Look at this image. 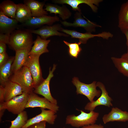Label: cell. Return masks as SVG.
Listing matches in <instances>:
<instances>
[{
  "mask_svg": "<svg viewBox=\"0 0 128 128\" xmlns=\"http://www.w3.org/2000/svg\"><path fill=\"white\" fill-rule=\"evenodd\" d=\"M17 5L15 19L18 22L23 23L32 17L31 11L27 5L22 3Z\"/></svg>",
  "mask_w": 128,
  "mask_h": 128,
  "instance_id": "24",
  "label": "cell"
},
{
  "mask_svg": "<svg viewBox=\"0 0 128 128\" xmlns=\"http://www.w3.org/2000/svg\"><path fill=\"white\" fill-rule=\"evenodd\" d=\"M14 58V56L10 57L5 64L0 66V85L3 87L12 74L11 66Z\"/></svg>",
  "mask_w": 128,
  "mask_h": 128,
  "instance_id": "23",
  "label": "cell"
},
{
  "mask_svg": "<svg viewBox=\"0 0 128 128\" xmlns=\"http://www.w3.org/2000/svg\"><path fill=\"white\" fill-rule=\"evenodd\" d=\"M79 110L81 113L78 115L76 116L73 114L67 116L65 124L79 128L95 123L99 115V113L93 111L87 113L82 110Z\"/></svg>",
  "mask_w": 128,
  "mask_h": 128,
  "instance_id": "3",
  "label": "cell"
},
{
  "mask_svg": "<svg viewBox=\"0 0 128 128\" xmlns=\"http://www.w3.org/2000/svg\"><path fill=\"white\" fill-rule=\"evenodd\" d=\"M115 67L124 76L128 77V59L121 57L111 58Z\"/></svg>",
  "mask_w": 128,
  "mask_h": 128,
  "instance_id": "27",
  "label": "cell"
},
{
  "mask_svg": "<svg viewBox=\"0 0 128 128\" xmlns=\"http://www.w3.org/2000/svg\"><path fill=\"white\" fill-rule=\"evenodd\" d=\"M14 120L10 121L11 124L9 128H22L28 120V115L26 111H23L18 114Z\"/></svg>",
  "mask_w": 128,
  "mask_h": 128,
  "instance_id": "28",
  "label": "cell"
},
{
  "mask_svg": "<svg viewBox=\"0 0 128 128\" xmlns=\"http://www.w3.org/2000/svg\"><path fill=\"white\" fill-rule=\"evenodd\" d=\"M23 2L29 9L32 17H37L47 15L48 13L43 9L45 2H39L34 0H25Z\"/></svg>",
  "mask_w": 128,
  "mask_h": 128,
  "instance_id": "20",
  "label": "cell"
},
{
  "mask_svg": "<svg viewBox=\"0 0 128 128\" xmlns=\"http://www.w3.org/2000/svg\"><path fill=\"white\" fill-rule=\"evenodd\" d=\"M118 27L120 30L128 29V0L121 5L118 14Z\"/></svg>",
  "mask_w": 128,
  "mask_h": 128,
  "instance_id": "26",
  "label": "cell"
},
{
  "mask_svg": "<svg viewBox=\"0 0 128 128\" xmlns=\"http://www.w3.org/2000/svg\"><path fill=\"white\" fill-rule=\"evenodd\" d=\"M59 21V18L57 16H52L45 15L39 17H32L23 24L26 27L35 28L45 24L51 26L54 23Z\"/></svg>",
  "mask_w": 128,
  "mask_h": 128,
  "instance_id": "15",
  "label": "cell"
},
{
  "mask_svg": "<svg viewBox=\"0 0 128 128\" xmlns=\"http://www.w3.org/2000/svg\"><path fill=\"white\" fill-rule=\"evenodd\" d=\"M17 9V5L10 0H4L0 4V11L5 16L12 19H15Z\"/></svg>",
  "mask_w": 128,
  "mask_h": 128,
  "instance_id": "25",
  "label": "cell"
},
{
  "mask_svg": "<svg viewBox=\"0 0 128 128\" xmlns=\"http://www.w3.org/2000/svg\"><path fill=\"white\" fill-rule=\"evenodd\" d=\"M96 85L100 89L101 94L100 96L96 101L88 102L85 107V109L90 111H93L96 107L103 105L110 107L113 106L111 103L112 98L109 96L105 87L103 83L100 82H97Z\"/></svg>",
  "mask_w": 128,
  "mask_h": 128,
  "instance_id": "8",
  "label": "cell"
},
{
  "mask_svg": "<svg viewBox=\"0 0 128 128\" xmlns=\"http://www.w3.org/2000/svg\"><path fill=\"white\" fill-rule=\"evenodd\" d=\"M9 80L19 85L23 92L29 94L34 90L33 78L28 69L26 66L13 73Z\"/></svg>",
  "mask_w": 128,
  "mask_h": 128,
  "instance_id": "2",
  "label": "cell"
},
{
  "mask_svg": "<svg viewBox=\"0 0 128 128\" xmlns=\"http://www.w3.org/2000/svg\"><path fill=\"white\" fill-rule=\"evenodd\" d=\"M50 41V40L43 39L40 36L38 35L36 40L33 41L34 45L29 52L28 55L40 56L44 53L48 52L49 51L47 47Z\"/></svg>",
  "mask_w": 128,
  "mask_h": 128,
  "instance_id": "22",
  "label": "cell"
},
{
  "mask_svg": "<svg viewBox=\"0 0 128 128\" xmlns=\"http://www.w3.org/2000/svg\"><path fill=\"white\" fill-rule=\"evenodd\" d=\"M36 107L47 109L56 113L59 109V107L57 105L52 103L44 97L39 96L33 91L29 94L28 99L25 108Z\"/></svg>",
  "mask_w": 128,
  "mask_h": 128,
  "instance_id": "9",
  "label": "cell"
},
{
  "mask_svg": "<svg viewBox=\"0 0 128 128\" xmlns=\"http://www.w3.org/2000/svg\"><path fill=\"white\" fill-rule=\"evenodd\" d=\"M5 89L4 87L0 86V103H3L4 102Z\"/></svg>",
  "mask_w": 128,
  "mask_h": 128,
  "instance_id": "33",
  "label": "cell"
},
{
  "mask_svg": "<svg viewBox=\"0 0 128 128\" xmlns=\"http://www.w3.org/2000/svg\"><path fill=\"white\" fill-rule=\"evenodd\" d=\"M102 0H54L52 2L55 3L62 4H67L72 8L73 10L81 12V9L78 6L80 4H85L89 6L92 11L96 13L99 3L103 1Z\"/></svg>",
  "mask_w": 128,
  "mask_h": 128,
  "instance_id": "14",
  "label": "cell"
},
{
  "mask_svg": "<svg viewBox=\"0 0 128 128\" xmlns=\"http://www.w3.org/2000/svg\"><path fill=\"white\" fill-rule=\"evenodd\" d=\"M64 33L70 35L71 38L78 39L79 42L81 44H85L90 39L95 37H101L104 39H108L112 38L113 35L109 32L104 31L97 34H93L91 33L86 32L82 33L74 30H69L62 28L61 31Z\"/></svg>",
  "mask_w": 128,
  "mask_h": 128,
  "instance_id": "11",
  "label": "cell"
},
{
  "mask_svg": "<svg viewBox=\"0 0 128 128\" xmlns=\"http://www.w3.org/2000/svg\"><path fill=\"white\" fill-rule=\"evenodd\" d=\"M33 42L32 33L27 29H18L10 34L8 44L15 51L26 49L30 51Z\"/></svg>",
  "mask_w": 128,
  "mask_h": 128,
  "instance_id": "1",
  "label": "cell"
},
{
  "mask_svg": "<svg viewBox=\"0 0 128 128\" xmlns=\"http://www.w3.org/2000/svg\"><path fill=\"white\" fill-rule=\"evenodd\" d=\"M6 44L4 43L0 42V54L6 52Z\"/></svg>",
  "mask_w": 128,
  "mask_h": 128,
  "instance_id": "37",
  "label": "cell"
},
{
  "mask_svg": "<svg viewBox=\"0 0 128 128\" xmlns=\"http://www.w3.org/2000/svg\"><path fill=\"white\" fill-rule=\"evenodd\" d=\"M40 55H29L24 66L28 69L33 81L34 88L44 80L43 78L39 62Z\"/></svg>",
  "mask_w": 128,
  "mask_h": 128,
  "instance_id": "5",
  "label": "cell"
},
{
  "mask_svg": "<svg viewBox=\"0 0 128 128\" xmlns=\"http://www.w3.org/2000/svg\"><path fill=\"white\" fill-rule=\"evenodd\" d=\"M103 126L101 124H94L84 126L81 128H104Z\"/></svg>",
  "mask_w": 128,
  "mask_h": 128,
  "instance_id": "34",
  "label": "cell"
},
{
  "mask_svg": "<svg viewBox=\"0 0 128 128\" xmlns=\"http://www.w3.org/2000/svg\"><path fill=\"white\" fill-rule=\"evenodd\" d=\"M30 51L26 49L15 51V55L11 66L12 74L25 66Z\"/></svg>",
  "mask_w": 128,
  "mask_h": 128,
  "instance_id": "19",
  "label": "cell"
},
{
  "mask_svg": "<svg viewBox=\"0 0 128 128\" xmlns=\"http://www.w3.org/2000/svg\"><path fill=\"white\" fill-rule=\"evenodd\" d=\"M9 58L6 52L0 54V66L5 64Z\"/></svg>",
  "mask_w": 128,
  "mask_h": 128,
  "instance_id": "30",
  "label": "cell"
},
{
  "mask_svg": "<svg viewBox=\"0 0 128 128\" xmlns=\"http://www.w3.org/2000/svg\"><path fill=\"white\" fill-rule=\"evenodd\" d=\"M15 19L10 18L0 11V33L10 35L18 27Z\"/></svg>",
  "mask_w": 128,
  "mask_h": 128,
  "instance_id": "16",
  "label": "cell"
},
{
  "mask_svg": "<svg viewBox=\"0 0 128 128\" xmlns=\"http://www.w3.org/2000/svg\"><path fill=\"white\" fill-rule=\"evenodd\" d=\"M41 113L28 119L26 124L22 128H27L32 125L43 121H46L50 124H53L57 117L56 113L51 110H45L43 108H41Z\"/></svg>",
  "mask_w": 128,
  "mask_h": 128,
  "instance_id": "13",
  "label": "cell"
},
{
  "mask_svg": "<svg viewBox=\"0 0 128 128\" xmlns=\"http://www.w3.org/2000/svg\"><path fill=\"white\" fill-rule=\"evenodd\" d=\"M63 41L69 47L68 52L69 55L73 57L77 58L82 50L80 46L81 44L79 42L70 43L64 40Z\"/></svg>",
  "mask_w": 128,
  "mask_h": 128,
  "instance_id": "29",
  "label": "cell"
},
{
  "mask_svg": "<svg viewBox=\"0 0 128 128\" xmlns=\"http://www.w3.org/2000/svg\"><path fill=\"white\" fill-rule=\"evenodd\" d=\"M82 14L81 12L77 11L74 15V21L73 23L64 21H61V23L65 27H82L86 31V32L91 33L95 32L96 27H102L101 26L90 21L86 18V20L85 19L82 17Z\"/></svg>",
  "mask_w": 128,
  "mask_h": 128,
  "instance_id": "7",
  "label": "cell"
},
{
  "mask_svg": "<svg viewBox=\"0 0 128 128\" xmlns=\"http://www.w3.org/2000/svg\"><path fill=\"white\" fill-rule=\"evenodd\" d=\"M63 128H65L64 127Z\"/></svg>",
  "mask_w": 128,
  "mask_h": 128,
  "instance_id": "39",
  "label": "cell"
},
{
  "mask_svg": "<svg viewBox=\"0 0 128 128\" xmlns=\"http://www.w3.org/2000/svg\"><path fill=\"white\" fill-rule=\"evenodd\" d=\"M29 94L23 92L10 100L3 103L6 109L12 114H18L23 111L28 101Z\"/></svg>",
  "mask_w": 128,
  "mask_h": 128,
  "instance_id": "6",
  "label": "cell"
},
{
  "mask_svg": "<svg viewBox=\"0 0 128 128\" xmlns=\"http://www.w3.org/2000/svg\"><path fill=\"white\" fill-rule=\"evenodd\" d=\"M72 82L76 87L77 94L85 96L90 102L94 101L95 97H99L101 95V91L96 89V81L90 84H86L81 82L78 78L75 77L73 78Z\"/></svg>",
  "mask_w": 128,
  "mask_h": 128,
  "instance_id": "4",
  "label": "cell"
},
{
  "mask_svg": "<svg viewBox=\"0 0 128 128\" xmlns=\"http://www.w3.org/2000/svg\"><path fill=\"white\" fill-rule=\"evenodd\" d=\"M46 122L43 121L32 125L27 128H46Z\"/></svg>",
  "mask_w": 128,
  "mask_h": 128,
  "instance_id": "31",
  "label": "cell"
},
{
  "mask_svg": "<svg viewBox=\"0 0 128 128\" xmlns=\"http://www.w3.org/2000/svg\"><path fill=\"white\" fill-rule=\"evenodd\" d=\"M121 57L128 59V53L127 52L123 54L122 55Z\"/></svg>",
  "mask_w": 128,
  "mask_h": 128,
  "instance_id": "38",
  "label": "cell"
},
{
  "mask_svg": "<svg viewBox=\"0 0 128 128\" xmlns=\"http://www.w3.org/2000/svg\"><path fill=\"white\" fill-rule=\"evenodd\" d=\"M122 32L125 35L126 39V44L127 46V52L128 53V29L121 30Z\"/></svg>",
  "mask_w": 128,
  "mask_h": 128,
  "instance_id": "35",
  "label": "cell"
},
{
  "mask_svg": "<svg viewBox=\"0 0 128 128\" xmlns=\"http://www.w3.org/2000/svg\"><path fill=\"white\" fill-rule=\"evenodd\" d=\"M62 28L60 24H57L52 26H43L36 30H27L32 33L39 35L42 39L46 40L48 38L53 36H69L67 34L59 31H61Z\"/></svg>",
  "mask_w": 128,
  "mask_h": 128,
  "instance_id": "12",
  "label": "cell"
},
{
  "mask_svg": "<svg viewBox=\"0 0 128 128\" xmlns=\"http://www.w3.org/2000/svg\"><path fill=\"white\" fill-rule=\"evenodd\" d=\"M5 102L8 101L13 98L22 94L23 92L20 86L18 84L9 80L5 84Z\"/></svg>",
  "mask_w": 128,
  "mask_h": 128,
  "instance_id": "18",
  "label": "cell"
},
{
  "mask_svg": "<svg viewBox=\"0 0 128 128\" xmlns=\"http://www.w3.org/2000/svg\"><path fill=\"white\" fill-rule=\"evenodd\" d=\"M44 9L49 11L50 14L54 13L55 15L58 14L60 17L63 20L69 18L71 16V12L64 5L60 6L56 4L48 3L45 5Z\"/></svg>",
  "mask_w": 128,
  "mask_h": 128,
  "instance_id": "21",
  "label": "cell"
},
{
  "mask_svg": "<svg viewBox=\"0 0 128 128\" xmlns=\"http://www.w3.org/2000/svg\"><path fill=\"white\" fill-rule=\"evenodd\" d=\"M6 110L4 107L3 103H0V120L1 121V118L5 110Z\"/></svg>",
  "mask_w": 128,
  "mask_h": 128,
  "instance_id": "36",
  "label": "cell"
},
{
  "mask_svg": "<svg viewBox=\"0 0 128 128\" xmlns=\"http://www.w3.org/2000/svg\"><path fill=\"white\" fill-rule=\"evenodd\" d=\"M56 67V65L54 64L51 70V68H50L49 74L47 78L44 79L40 85L35 88L33 91L35 93L42 96L50 102L55 105H57V101L51 95L50 90V83L51 78L54 76L53 73Z\"/></svg>",
  "mask_w": 128,
  "mask_h": 128,
  "instance_id": "10",
  "label": "cell"
},
{
  "mask_svg": "<svg viewBox=\"0 0 128 128\" xmlns=\"http://www.w3.org/2000/svg\"><path fill=\"white\" fill-rule=\"evenodd\" d=\"M10 35L0 33V42L8 44Z\"/></svg>",
  "mask_w": 128,
  "mask_h": 128,
  "instance_id": "32",
  "label": "cell"
},
{
  "mask_svg": "<svg viewBox=\"0 0 128 128\" xmlns=\"http://www.w3.org/2000/svg\"><path fill=\"white\" fill-rule=\"evenodd\" d=\"M102 120L105 124L110 122H125L128 121V112L117 107H113L108 114L103 116Z\"/></svg>",
  "mask_w": 128,
  "mask_h": 128,
  "instance_id": "17",
  "label": "cell"
}]
</instances>
